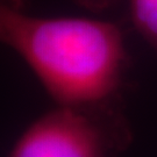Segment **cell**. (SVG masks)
<instances>
[{"instance_id": "obj_4", "label": "cell", "mask_w": 157, "mask_h": 157, "mask_svg": "<svg viewBox=\"0 0 157 157\" xmlns=\"http://www.w3.org/2000/svg\"><path fill=\"white\" fill-rule=\"evenodd\" d=\"M71 1L85 11H89L93 14H98L112 8L120 0H71Z\"/></svg>"}, {"instance_id": "obj_1", "label": "cell", "mask_w": 157, "mask_h": 157, "mask_svg": "<svg viewBox=\"0 0 157 157\" xmlns=\"http://www.w3.org/2000/svg\"><path fill=\"white\" fill-rule=\"evenodd\" d=\"M1 42L17 54L58 106L89 109L120 89L127 64L118 25L82 17H34L0 6Z\"/></svg>"}, {"instance_id": "obj_3", "label": "cell", "mask_w": 157, "mask_h": 157, "mask_svg": "<svg viewBox=\"0 0 157 157\" xmlns=\"http://www.w3.org/2000/svg\"><path fill=\"white\" fill-rule=\"evenodd\" d=\"M129 13L139 35L157 50V0H129Z\"/></svg>"}, {"instance_id": "obj_2", "label": "cell", "mask_w": 157, "mask_h": 157, "mask_svg": "<svg viewBox=\"0 0 157 157\" xmlns=\"http://www.w3.org/2000/svg\"><path fill=\"white\" fill-rule=\"evenodd\" d=\"M8 157H106V141L89 111L58 106L23 132Z\"/></svg>"}, {"instance_id": "obj_5", "label": "cell", "mask_w": 157, "mask_h": 157, "mask_svg": "<svg viewBox=\"0 0 157 157\" xmlns=\"http://www.w3.org/2000/svg\"><path fill=\"white\" fill-rule=\"evenodd\" d=\"M23 4L25 0H2L1 5L8 6L12 8H17V10H23Z\"/></svg>"}]
</instances>
